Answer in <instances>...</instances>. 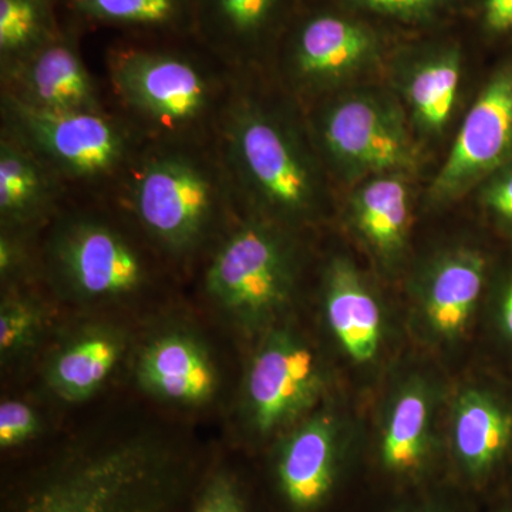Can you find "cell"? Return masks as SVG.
I'll return each mask as SVG.
<instances>
[{
    "instance_id": "cell-17",
    "label": "cell",
    "mask_w": 512,
    "mask_h": 512,
    "mask_svg": "<svg viewBox=\"0 0 512 512\" xmlns=\"http://www.w3.org/2000/svg\"><path fill=\"white\" fill-rule=\"evenodd\" d=\"M83 32L64 20L62 32L52 42L0 72V94L30 109L52 113L111 109L110 99L84 62Z\"/></svg>"
},
{
    "instance_id": "cell-9",
    "label": "cell",
    "mask_w": 512,
    "mask_h": 512,
    "mask_svg": "<svg viewBox=\"0 0 512 512\" xmlns=\"http://www.w3.org/2000/svg\"><path fill=\"white\" fill-rule=\"evenodd\" d=\"M450 390L429 370L400 373L384 394L363 454L373 490L410 493L446 483L444 412Z\"/></svg>"
},
{
    "instance_id": "cell-23",
    "label": "cell",
    "mask_w": 512,
    "mask_h": 512,
    "mask_svg": "<svg viewBox=\"0 0 512 512\" xmlns=\"http://www.w3.org/2000/svg\"><path fill=\"white\" fill-rule=\"evenodd\" d=\"M67 22L119 30L127 39L195 40L192 0H60Z\"/></svg>"
},
{
    "instance_id": "cell-16",
    "label": "cell",
    "mask_w": 512,
    "mask_h": 512,
    "mask_svg": "<svg viewBox=\"0 0 512 512\" xmlns=\"http://www.w3.org/2000/svg\"><path fill=\"white\" fill-rule=\"evenodd\" d=\"M320 311L333 346L350 366L372 372L392 345V319L372 279L345 254L320 271Z\"/></svg>"
},
{
    "instance_id": "cell-11",
    "label": "cell",
    "mask_w": 512,
    "mask_h": 512,
    "mask_svg": "<svg viewBox=\"0 0 512 512\" xmlns=\"http://www.w3.org/2000/svg\"><path fill=\"white\" fill-rule=\"evenodd\" d=\"M383 40L363 20L333 9H298L276 46L275 83L303 110L375 70Z\"/></svg>"
},
{
    "instance_id": "cell-15",
    "label": "cell",
    "mask_w": 512,
    "mask_h": 512,
    "mask_svg": "<svg viewBox=\"0 0 512 512\" xmlns=\"http://www.w3.org/2000/svg\"><path fill=\"white\" fill-rule=\"evenodd\" d=\"M512 158V59L501 63L461 121L446 160L426 191V205L443 210L476 190Z\"/></svg>"
},
{
    "instance_id": "cell-1",
    "label": "cell",
    "mask_w": 512,
    "mask_h": 512,
    "mask_svg": "<svg viewBox=\"0 0 512 512\" xmlns=\"http://www.w3.org/2000/svg\"><path fill=\"white\" fill-rule=\"evenodd\" d=\"M215 146L241 215L301 234L325 220L330 177L305 111L266 74L235 76Z\"/></svg>"
},
{
    "instance_id": "cell-27",
    "label": "cell",
    "mask_w": 512,
    "mask_h": 512,
    "mask_svg": "<svg viewBox=\"0 0 512 512\" xmlns=\"http://www.w3.org/2000/svg\"><path fill=\"white\" fill-rule=\"evenodd\" d=\"M188 512H255L247 484L227 466L211 468L192 488Z\"/></svg>"
},
{
    "instance_id": "cell-12",
    "label": "cell",
    "mask_w": 512,
    "mask_h": 512,
    "mask_svg": "<svg viewBox=\"0 0 512 512\" xmlns=\"http://www.w3.org/2000/svg\"><path fill=\"white\" fill-rule=\"evenodd\" d=\"M332 389L325 357L302 333L278 325L262 333L249 360L241 413L255 440H275L318 409Z\"/></svg>"
},
{
    "instance_id": "cell-31",
    "label": "cell",
    "mask_w": 512,
    "mask_h": 512,
    "mask_svg": "<svg viewBox=\"0 0 512 512\" xmlns=\"http://www.w3.org/2000/svg\"><path fill=\"white\" fill-rule=\"evenodd\" d=\"M40 417L29 403L18 399L0 404V447L13 450L35 439L40 431Z\"/></svg>"
},
{
    "instance_id": "cell-14",
    "label": "cell",
    "mask_w": 512,
    "mask_h": 512,
    "mask_svg": "<svg viewBox=\"0 0 512 512\" xmlns=\"http://www.w3.org/2000/svg\"><path fill=\"white\" fill-rule=\"evenodd\" d=\"M483 249L456 242L427 255L409 279L410 328L427 348L450 352L466 342L491 285Z\"/></svg>"
},
{
    "instance_id": "cell-10",
    "label": "cell",
    "mask_w": 512,
    "mask_h": 512,
    "mask_svg": "<svg viewBox=\"0 0 512 512\" xmlns=\"http://www.w3.org/2000/svg\"><path fill=\"white\" fill-rule=\"evenodd\" d=\"M363 467L352 420L320 404L276 437L265 468L272 512H335Z\"/></svg>"
},
{
    "instance_id": "cell-18",
    "label": "cell",
    "mask_w": 512,
    "mask_h": 512,
    "mask_svg": "<svg viewBox=\"0 0 512 512\" xmlns=\"http://www.w3.org/2000/svg\"><path fill=\"white\" fill-rule=\"evenodd\" d=\"M195 40L237 76L266 74L296 0H192Z\"/></svg>"
},
{
    "instance_id": "cell-6",
    "label": "cell",
    "mask_w": 512,
    "mask_h": 512,
    "mask_svg": "<svg viewBox=\"0 0 512 512\" xmlns=\"http://www.w3.org/2000/svg\"><path fill=\"white\" fill-rule=\"evenodd\" d=\"M303 269L301 232L239 215L204 261L202 291L239 328L265 333L291 311Z\"/></svg>"
},
{
    "instance_id": "cell-22",
    "label": "cell",
    "mask_w": 512,
    "mask_h": 512,
    "mask_svg": "<svg viewBox=\"0 0 512 512\" xmlns=\"http://www.w3.org/2000/svg\"><path fill=\"white\" fill-rule=\"evenodd\" d=\"M69 200L56 175L0 130V228L42 232Z\"/></svg>"
},
{
    "instance_id": "cell-33",
    "label": "cell",
    "mask_w": 512,
    "mask_h": 512,
    "mask_svg": "<svg viewBox=\"0 0 512 512\" xmlns=\"http://www.w3.org/2000/svg\"><path fill=\"white\" fill-rule=\"evenodd\" d=\"M483 23L488 32L501 35L512 30V0H484Z\"/></svg>"
},
{
    "instance_id": "cell-8",
    "label": "cell",
    "mask_w": 512,
    "mask_h": 512,
    "mask_svg": "<svg viewBox=\"0 0 512 512\" xmlns=\"http://www.w3.org/2000/svg\"><path fill=\"white\" fill-rule=\"evenodd\" d=\"M303 111L329 177L355 185L375 175L419 173L420 141L392 90L343 89Z\"/></svg>"
},
{
    "instance_id": "cell-7",
    "label": "cell",
    "mask_w": 512,
    "mask_h": 512,
    "mask_svg": "<svg viewBox=\"0 0 512 512\" xmlns=\"http://www.w3.org/2000/svg\"><path fill=\"white\" fill-rule=\"evenodd\" d=\"M0 130L18 138L70 200H113L147 140L116 109L52 113L0 94Z\"/></svg>"
},
{
    "instance_id": "cell-25",
    "label": "cell",
    "mask_w": 512,
    "mask_h": 512,
    "mask_svg": "<svg viewBox=\"0 0 512 512\" xmlns=\"http://www.w3.org/2000/svg\"><path fill=\"white\" fill-rule=\"evenodd\" d=\"M59 10L60 0H0V72L62 32Z\"/></svg>"
},
{
    "instance_id": "cell-34",
    "label": "cell",
    "mask_w": 512,
    "mask_h": 512,
    "mask_svg": "<svg viewBox=\"0 0 512 512\" xmlns=\"http://www.w3.org/2000/svg\"><path fill=\"white\" fill-rule=\"evenodd\" d=\"M490 512H512V488L503 498L493 504Z\"/></svg>"
},
{
    "instance_id": "cell-32",
    "label": "cell",
    "mask_w": 512,
    "mask_h": 512,
    "mask_svg": "<svg viewBox=\"0 0 512 512\" xmlns=\"http://www.w3.org/2000/svg\"><path fill=\"white\" fill-rule=\"evenodd\" d=\"M491 316L501 340L512 350V264L491 281Z\"/></svg>"
},
{
    "instance_id": "cell-19",
    "label": "cell",
    "mask_w": 512,
    "mask_h": 512,
    "mask_svg": "<svg viewBox=\"0 0 512 512\" xmlns=\"http://www.w3.org/2000/svg\"><path fill=\"white\" fill-rule=\"evenodd\" d=\"M413 177L382 174L355 185L343 204V222L362 251L387 278H396L410 258Z\"/></svg>"
},
{
    "instance_id": "cell-28",
    "label": "cell",
    "mask_w": 512,
    "mask_h": 512,
    "mask_svg": "<svg viewBox=\"0 0 512 512\" xmlns=\"http://www.w3.org/2000/svg\"><path fill=\"white\" fill-rule=\"evenodd\" d=\"M377 512H473L474 505L448 483L410 493H383Z\"/></svg>"
},
{
    "instance_id": "cell-5",
    "label": "cell",
    "mask_w": 512,
    "mask_h": 512,
    "mask_svg": "<svg viewBox=\"0 0 512 512\" xmlns=\"http://www.w3.org/2000/svg\"><path fill=\"white\" fill-rule=\"evenodd\" d=\"M161 262L113 200H69L40 234L39 275L73 302L111 305L140 298L156 288Z\"/></svg>"
},
{
    "instance_id": "cell-30",
    "label": "cell",
    "mask_w": 512,
    "mask_h": 512,
    "mask_svg": "<svg viewBox=\"0 0 512 512\" xmlns=\"http://www.w3.org/2000/svg\"><path fill=\"white\" fill-rule=\"evenodd\" d=\"M403 23H430L450 9L453 0H332Z\"/></svg>"
},
{
    "instance_id": "cell-24",
    "label": "cell",
    "mask_w": 512,
    "mask_h": 512,
    "mask_svg": "<svg viewBox=\"0 0 512 512\" xmlns=\"http://www.w3.org/2000/svg\"><path fill=\"white\" fill-rule=\"evenodd\" d=\"M126 353V338L110 326H93L77 333L57 350L46 370L49 389L67 403L94 396Z\"/></svg>"
},
{
    "instance_id": "cell-29",
    "label": "cell",
    "mask_w": 512,
    "mask_h": 512,
    "mask_svg": "<svg viewBox=\"0 0 512 512\" xmlns=\"http://www.w3.org/2000/svg\"><path fill=\"white\" fill-rule=\"evenodd\" d=\"M477 204L495 228L512 237V158L478 185Z\"/></svg>"
},
{
    "instance_id": "cell-13",
    "label": "cell",
    "mask_w": 512,
    "mask_h": 512,
    "mask_svg": "<svg viewBox=\"0 0 512 512\" xmlns=\"http://www.w3.org/2000/svg\"><path fill=\"white\" fill-rule=\"evenodd\" d=\"M446 483L474 507L497 503L512 471V400L490 384L461 383L444 412Z\"/></svg>"
},
{
    "instance_id": "cell-21",
    "label": "cell",
    "mask_w": 512,
    "mask_h": 512,
    "mask_svg": "<svg viewBox=\"0 0 512 512\" xmlns=\"http://www.w3.org/2000/svg\"><path fill=\"white\" fill-rule=\"evenodd\" d=\"M141 389L164 403L200 407L220 386L217 366L200 339L183 330L161 333L144 346L136 363Z\"/></svg>"
},
{
    "instance_id": "cell-3",
    "label": "cell",
    "mask_w": 512,
    "mask_h": 512,
    "mask_svg": "<svg viewBox=\"0 0 512 512\" xmlns=\"http://www.w3.org/2000/svg\"><path fill=\"white\" fill-rule=\"evenodd\" d=\"M104 66L111 107L147 141L215 143L237 74L197 40H121Z\"/></svg>"
},
{
    "instance_id": "cell-26",
    "label": "cell",
    "mask_w": 512,
    "mask_h": 512,
    "mask_svg": "<svg viewBox=\"0 0 512 512\" xmlns=\"http://www.w3.org/2000/svg\"><path fill=\"white\" fill-rule=\"evenodd\" d=\"M46 308L42 299L25 286L6 288L0 303V357L10 365L28 356L45 330Z\"/></svg>"
},
{
    "instance_id": "cell-2",
    "label": "cell",
    "mask_w": 512,
    "mask_h": 512,
    "mask_svg": "<svg viewBox=\"0 0 512 512\" xmlns=\"http://www.w3.org/2000/svg\"><path fill=\"white\" fill-rule=\"evenodd\" d=\"M113 201L175 268L205 261L241 215L215 143L147 141Z\"/></svg>"
},
{
    "instance_id": "cell-4",
    "label": "cell",
    "mask_w": 512,
    "mask_h": 512,
    "mask_svg": "<svg viewBox=\"0 0 512 512\" xmlns=\"http://www.w3.org/2000/svg\"><path fill=\"white\" fill-rule=\"evenodd\" d=\"M183 458L147 437L74 450L20 487L6 512H175L192 490Z\"/></svg>"
},
{
    "instance_id": "cell-20",
    "label": "cell",
    "mask_w": 512,
    "mask_h": 512,
    "mask_svg": "<svg viewBox=\"0 0 512 512\" xmlns=\"http://www.w3.org/2000/svg\"><path fill=\"white\" fill-rule=\"evenodd\" d=\"M463 76V52L450 42L409 50L392 64V92L420 143L440 140L447 133L460 103Z\"/></svg>"
}]
</instances>
